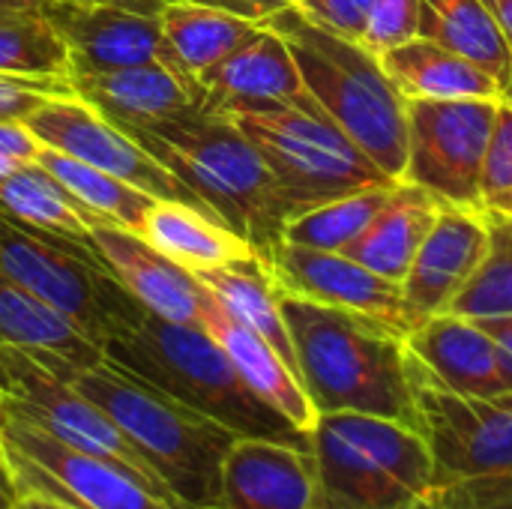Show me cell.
<instances>
[{"instance_id":"cell-16","label":"cell","mask_w":512,"mask_h":509,"mask_svg":"<svg viewBox=\"0 0 512 509\" xmlns=\"http://www.w3.org/2000/svg\"><path fill=\"white\" fill-rule=\"evenodd\" d=\"M204 509H321L312 447L237 438L222 462L219 495Z\"/></svg>"},{"instance_id":"cell-21","label":"cell","mask_w":512,"mask_h":509,"mask_svg":"<svg viewBox=\"0 0 512 509\" xmlns=\"http://www.w3.org/2000/svg\"><path fill=\"white\" fill-rule=\"evenodd\" d=\"M0 345L18 348L63 378L105 360L102 348L60 309L0 273Z\"/></svg>"},{"instance_id":"cell-5","label":"cell","mask_w":512,"mask_h":509,"mask_svg":"<svg viewBox=\"0 0 512 509\" xmlns=\"http://www.w3.org/2000/svg\"><path fill=\"white\" fill-rule=\"evenodd\" d=\"M72 387L120 426L180 507L204 509L213 504L222 462L237 441L231 429L165 396L111 360L78 372Z\"/></svg>"},{"instance_id":"cell-26","label":"cell","mask_w":512,"mask_h":509,"mask_svg":"<svg viewBox=\"0 0 512 509\" xmlns=\"http://www.w3.org/2000/svg\"><path fill=\"white\" fill-rule=\"evenodd\" d=\"M195 279L249 330H255L264 342L276 348V354L291 366L297 375V357L291 345V333L279 306V282L270 264L261 255H249L231 261L225 267L201 270Z\"/></svg>"},{"instance_id":"cell-35","label":"cell","mask_w":512,"mask_h":509,"mask_svg":"<svg viewBox=\"0 0 512 509\" xmlns=\"http://www.w3.org/2000/svg\"><path fill=\"white\" fill-rule=\"evenodd\" d=\"M78 96L72 78L60 75H21V72H0V120H24L30 111L51 99Z\"/></svg>"},{"instance_id":"cell-28","label":"cell","mask_w":512,"mask_h":509,"mask_svg":"<svg viewBox=\"0 0 512 509\" xmlns=\"http://www.w3.org/2000/svg\"><path fill=\"white\" fill-rule=\"evenodd\" d=\"M159 21L171 57L195 78L240 48L261 27L255 18L192 0H165Z\"/></svg>"},{"instance_id":"cell-14","label":"cell","mask_w":512,"mask_h":509,"mask_svg":"<svg viewBox=\"0 0 512 509\" xmlns=\"http://www.w3.org/2000/svg\"><path fill=\"white\" fill-rule=\"evenodd\" d=\"M267 264L279 288L288 294L375 318L402 336L411 333L402 285L372 273L345 252H321L282 240Z\"/></svg>"},{"instance_id":"cell-4","label":"cell","mask_w":512,"mask_h":509,"mask_svg":"<svg viewBox=\"0 0 512 509\" xmlns=\"http://www.w3.org/2000/svg\"><path fill=\"white\" fill-rule=\"evenodd\" d=\"M105 360L216 420L237 438H267L309 447V435L270 408L234 369L228 354L201 324H171L150 312L111 339Z\"/></svg>"},{"instance_id":"cell-42","label":"cell","mask_w":512,"mask_h":509,"mask_svg":"<svg viewBox=\"0 0 512 509\" xmlns=\"http://www.w3.org/2000/svg\"><path fill=\"white\" fill-rule=\"evenodd\" d=\"M21 165H24V162H15V159H9V156H3V153H0V180H3V177H9L12 171H18Z\"/></svg>"},{"instance_id":"cell-2","label":"cell","mask_w":512,"mask_h":509,"mask_svg":"<svg viewBox=\"0 0 512 509\" xmlns=\"http://www.w3.org/2000/svg\"><path fill=\"white\" fill-rule=\"evenodd\" d=\"M126 132L165 165L204 210L270 261L282 243L291 210L264 156L231 117L201 105L150 126H129Z\"/></svg>"},{"instance_id":"cell-37","label":"cell","mask_w":512,"mask_h":509,"mask_svg":"<svg viewBox=\"0 0 512 509\" xmlns=\"http://www.w3.org/2000/svg\"><path fill=\"white\" fill-rule=\"evenodd\" d=\"M39 141L18 120H0V153L15 162H36Z\"/></svg>"},{"instance_id":"cell-46","label":"cell","mask_w":512,"mask_h":509,"mask_svg":"<svg viewBox=\"0 0 512 509\" xmlns=\"http://www.w3.org/2000/svg\"><path fill=\"white\" fill-rule=\"evenodd\" d=\"M504 102H510V105H512V87H510V90H507V96H504Z\"/></svg>"},{"instance_id":"cell-13","label":"cell","mask_w":512,"mask_h":509,"mask_svg":"<svg viewBox=\"0 0 512 509\" xmlns=\"http://www.w3.org/2000/svg\"><path fill=\"white\" fill-rule=\"evenodd\" d=\"M162 3L165 0H111L78 6L45 0V12L69 48L72 75H90L171 57L159 21Z\"/></svg>"},{"instance_id":"cell-10","label":"cell","mask_w":512,"mask_h":509,"mask_svg":"<svg viewBox=\"0 0 512 509\" xmlns=\"http://www.w3.org/2000/svg\"><path fill=\"white\" fill-rule=\"evenodd\" d=\"M3 456L21 495H42L69 509H183L132 471L81 453L9 411H3Z\"/></svg>"},{"instance_id":"cell-34","label":"cell","mask_w":512,"mask_h":509,"mask_svg":"<svg viewBox=\"0 0 512 509\" xmlns=\"http://www.w3.org/2000/svg\"><path fill=\"white\" fill-rule=\"evenodd\" d=\"M480 198H483V210L512 216V105L504 99L498 108V123L483 168Z\"/></svg>"},{"instance_id":"cell-12","label":"cell","mask_w":512,"mask_h":509,"mask_svg":"<svg viewBox=\"0 0 512 509\" xmlns=\"http://www.w3.org/2000/svg\"><path fill=\"white\" fill-rule=\"evenodd\" d=\"M21 123L42 147L108 171L159 201H186L201 207L198 198L165 165H159L126 129H120L81 96L51 99L30 111Z\"/></svg>"},{"instance_id":"cell-27","label":"cell","mask_w":512,"mask_h":509,"mask_svg":"<svg viewBox=\"0 0 512 509\" xmlns=\"http://www.w3.org/2000/svg\"><path fill=\"white\" fill-rule=\"evenodd\" d=\"M417 36L483 66L504 90L512 87V48L483 0H420Z\"/></svg>"},{"instance_id":"cell-19","label":"cell","mask_w":512,"mask_h":509,"mask_svg":"<svg viewBox=\"0 0 512 509\" xmlns=\"http://www.w3.org/2000/svg\"><path fill=\"white\" fill-rule=\"evenodd\" d=\"M90 243L111 276L153 318L171 324H201V282L156 252L141 234L120 225H93Z\"/></svg>"},{"instance_id":"cell-36","label":"cell","mask_w":512,"mask_h":509,"mask_svg":"<svg viewBox=\"0 0 512 509\" xmlns=\"http://www.w3.org/2000/svg\"><path fill=\"white\" fill-rule=\"evenodd\" d=\"M420 27V0H372L366 9V24L360 42L375 54L408 42Z\"/></svg>"},{"instance_id":"cell-1","label":"cell","mask_w":512,"mask_h":509,"mask_svg":"<svg viewBox=\"0 0 512 509\" xmlns=\"http://www.w3.org/2000/svg\"><path fill=\"white\" fill-rule=\"evenodd\" d=\"M297 378L315 414H372L417 429L408 345L393 327L279 288Z\"/></svg>"},{"instance_id":"cell-31","label":"cell","mask_w":512,"mask_h":509,"mask_svg":"<svg viewBox=\"0 0 512 509\" xmlns=\"http://www.w3.org/2000/svg\"><path fill=\"white\" fill-rule=\"evenodd\" d=\"M36 165L45 168L51 177H57L102 225H120V228H129L138 234L150 207L159 201V198L141 192L138 186L126 183L108 171L90 168L78 159H69L51 147H39Z\"/></svg>"},{"instance_id":"cell-18","label":"cell","mask_w":512,"mask_h":509,"mask_svg":"<svg viewBox=\"0 0 512 509\" xmlns=\"http://www.w3.org/2000/svg\"><path fill=\"white\" fill-rule=\"evenodd\" d=\"M405 345L453 393L480 399L512 393V354L471 318L435 315L417 324Z\"/></svg>"},{"instance_id":"cell-29","label":"cell","mask_w":512,"mask_h":509,"mask_svg":"<svg viewBox=\"0 0 512 509\" xmlns=\"http://www.w3.org/2000/svg\"><path fill=\"white\" fill-rule=\"evenodd\" d=\"M0 207L33 228L87 243L93 225H102L57 177L36 162H24L18 171L0 180Z\"/></svg>"},{"instance_id":"cell-15","label":"cell","mask_w":512,"mask_h":509,"mask_svg":"<svg viewBox=\"0 0 512 509\" xmlns=\"http://www.w3.org/2000/svg\"><path fill=\"white\" fill-rule=\"evenodd\" d=\"M486 243V210L441 204L408 276L402 279V300L411 330L435 315L450 312L456 294L483 261Z\"/></svg>"},{"instance_id":"cell-22","label":"cell","mask_w":512,"mask_h":509,"mask_svg":"<svg viewBox=\"0 0 512 509\" xmlns=\"http://www.w3.org/2000/svg\"><path fill=\"white\" fill-rule=\"evenodd\" d=\"M207 105L291 102L306 93L288 42L261 21L258 33L198 75Z\"/></svg>"},{"instance_id":"cell-3","label":"cell","mask_w":512,"mask_h":509,"mask_svg":"<svg viewBox=\"0 0 512 509\" xmlns=\"http://www.w3.org/2000/svg\"><path fill=\"white\" fill-rule=\"evenodd\" d=\"M291 48L315 105L393 180L408 159V99L360 39L345 36L297 3L264 18Z\"/></svg>"},{"instance_id":"cell-9","label":"cell","mask_w":512,"mask_h":509,"mask_svg":"<svg viewBox=\"0 0 512 509\" xmlns=\"http://www.w3.org/2000/svg\"><path fill=\"white\" fill-rule=\"evenodd\" d=\"M408 381L417 432L435 462V492L512 483V393L495 399L453 393L411 351Z\"/></svg>"},{"instance_id":"cell-23","label":"cell","mask_w":512,"mask_h":509,"mask_svg":"<svg viewBox=\"0 0 512 509\" xmlns=\"http://www.w3.org/2000/svg\"><path fill=\"white\" fill-rule=\"evenodd\" d=\"M405 99H504L501 84L474 60L414 36L378 54Z\"/></svg>"},{"instance_id":"cell-39","label":"cell","mask_w":512,"mask_h":509,"mask_svg":"<svg viewBox=\"0 0 512 509\" xmlns=\"http://www.w3.org/2000/svg\"><path fill=\"white\" fill-rule=\"evenodd\" d=\"M18 498H21V492H18V486L12 480V471L6 465V456L0 450V509H15Z\"/></svg>"},{"instance_id":"cell-43","label":"cell","mask_w":512,"mask_h":509,"mask_svg":"<svg viewBox=\"0 0 512 509\" xmlns=\"http://www.w3.org/2000/svg\"><path fill=\"white\" fill-rule=\"evenodd\" d=\"M258 3H264L267 9H282V6H294V3H300V0H258Z\"/></svg>"},{"instance_id":"cell-17","label":"cell","mask_w":512,"mask_h":509,"mask_svg":"<svg viewBox=\"0 0 512 509\" xmlns=\"http://www.w3.org/2000/svg\"><path fill=\"white\" fill-rule=\"evenodd\" d=\"M72 84L84 102H90L120 129L150 126L207 105L201 81L171 57L111 72L72 75Z\"/></svg>"},{"instance_id":"cell-6","label":"cell","mask_w":512,"mask_h":509,"mask_svg":"<svg viewBox=\"0 0 512 509\" xmlns=\"http://www.w3.org/2000/svg\"><path fill=\"white\" fill-rule=\"evenodd\" d=\"M309 447L321 509H426L435 462L414 426L372 414H318Z\"/></svg>"},{"instance_id":"cell-30","label":"cell","mask_w":512,"mask_h":509,"mask_svg":"<svg viewBox=\"0 0 512 509\" xmlns=\"http://www.w3.org/2000/svg\"><path fill=\"white\" fill-rule=\"evenodd\" d=\"M0 72L72 78L69 48L45 0H0Z\"/></svg>"},{"instance_id":"cell-38","label":"cell","mask_w":512,"mask_h":509,"mask_svg":"<svg viewBox=\"0 0 512 509\" xmlns=\"http://www.w3.org/2000/svg\"><path fill=\"white\" fill-rule=\"evenodd\" d=\"M483 333H489L501 348L512 354V315H492V318H471Z\"/></svg>"},{"instance_id":"cell-32","label":"cell","mask_w":512,"mask_h":509,"mask_svg":"<svg viewBox=\"0 0 512 509\" xmlns=\"http://www.w3.org/2000/svg\"><path fill=\"white\" fill-rule=\"evenodd\" d=\"M393 189L396 183L369 186V189L324 201L318 207H309L285 222L282 240L294 246H306V249H321V252H345L369 228V222L384 210V204L393 198Z\"/></svg>"},{"instance_id":"cell-25","label":"cell","mask_w":512,"mask_h":509,"mask_svg":"<svg viewBox=\"0 0 512 509\" xmlns=\"http://www.w3.org/2000/svg\"><path fill=\"white\" fill-rule=\"evenodd\" d=\"M438 210L441 201L435 195H429L414 183L399 180L393 198L369 222V228L345 249V255L360 261L372 273L402 285Z\"/></svg>"},{"instance_id":"cell-20","label":"cell","mask_w":512,"mask_h":509,"mask_svg":"<svg viewBox=\"0 0 512 509\" xmlns=\"http://www.w3.org/2000/svg\"><path fill=\"white\" fill-rule=\"evenodd\" d=\"M204 288V285H201ZM201 327L219 342V348L228 354L240 378L285 420H291L300 432H312L318 414L300 384V378L291 372V366L276 354L270 342H264L255 330L240 324L207 288L201 291Z\"/></svg>"},{"instance_id":"cell-41","label":"cell","mask_w":512,"mask_h":509,"mask_svg":"<svg viewBox=\"0 0 512 509\" xmlns=\"http://www.w3.org/2000/svg\"><path fill=\"white\" fill-rule=\"evenodd\" d=\"M15 509H69L63 507V504H57V501H51V498H42V495H21L18 498V504Z\"/></svg>"},{"instance_id":"cell-45","label":"cell","mask_w":512,"mask_h":509,"mask_svg":"<svg viewBox=\"0 0 512 509\" xmlns=\"http://www.w3.org/2000/svg\"><path fill=\"white\" fill-rule=\"evenodd\" d=\"M354 3H357V6H360V9H363V12H366V9H369V3H372V0H354Z\"/></svg>"},{"instance_id":"cell-33","label":"cell","mask_w":512,"mask_h":509,"mask_svg":"<svg viewBox=\"0 0 512 509\" xmlns=\"http://www.w3.org/2000/svg\"><path fill=\"white\" fill-rule=\"evenodd\" d=\"M486 228L489 243L483 261L450 306L462 318L512 315V216L486 210Z\"/></svg>"},{"instance_id":"cell-24","label":"cell","mask_w":512,"mask_h":509,"mask_svg":"<svg viewBox=\"0 0 512 509\" xmlns=\"http://www.w3.org/2000/svg\"><path fill=\"white\" fill-rule=\"evenodd\" d=\"M138 234L192 276L258 255L222 219L186 201H156Z\"/></svg>"},{"instance_id":"cell-44","label":"cell","mask_w":512,"mask_h":509,"mask_svg":"<svg viewBox=\"0 0 512 509\" xmlns=\"http://www.w3.org/2000/svg\"><path fill=\"white\" fill-rule=\"evenodd\" d=\"M0 450H3V393H0Z\"/></svg>"},{"instance_id":"cell-40","label":"cell","mask_w":512,"mask_h":509,"mask_svg":"<svg viewBox=\"0 0 512 509\" xmlns=\"http://www.w3.org/2000/svg\"><path fill=\"white\" fill-rule=\"evenodd\" d=\"M483 3L495 15L498 27L504 30V36H507V42H510L512 48V0H483Z\"/></svg>"},{"instance_id":"cell-8","label":"cell","mask_w":512,"mask_h":509,"mask_svg":"<svg viewBox=\"0 0 512 509\" xmlns=\"http://www.w3.org/2000/svg\"><path fill=\"white\" fill-rule=\"evenodd\" d=\"M0 273L72 318L99 348L147 315L111 276L93 243L33 228L3 207Z\"/></svg>"},{"instance_id":"cell-7","label":"cell","mask_w":512,"mask_h":509,"mask_svg":"<svg viewBox=\"0 0 512 509\" xmlns=\"http://www.w3.org/2000/svg\"><path fill=\"white\" fill-rule=\"evenodd\" d=\"M216 111L231 117L258 147L291 216L369 186L399 183L387 177L309 93L291 102L219 105Z\"/></svg>"},{"instance_id":"cell-11","label":"cell","mask_w":512,"mask_h":509,"mask_svg":"<svg viewBox=\"0 0 512 509\" xmlns=\"http://www.w3.org/2000/svg\"><path fill=\"white\" fill-rule=\"evenodd\" d=\"M501 99H408L402 180L441 204L483 210L480 183Z\"/></svg>"}]
</instances>
